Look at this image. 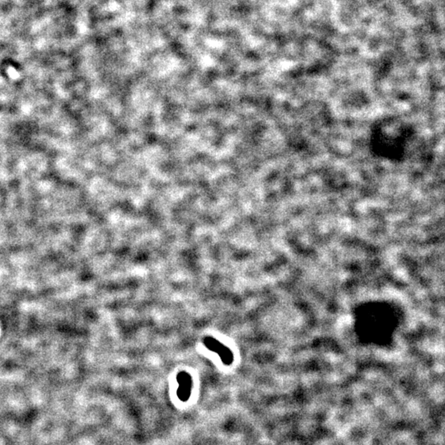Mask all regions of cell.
Here are the masks:
<instances>
[{
    "label": "cell",
    "instance_id": "cell-1",
    "mask_svg": "<svg viewBox=\"0 0 445 445\" xmlns=\"http://www.w3.org/2000/svg\"><path fill=\"white\" fill-rule=\"evenodd\" d=\"M203 344L208 349H210V352L218 354L222 363L225 365H229L232 362L233 356L231 352L218 340L211 336H205L203 339Z\"/></svg>",
    "mask_w": 445,
    "mask_h": 445
},
{
    "label": "cell",
    "instance_id": "cell-2",
    "mask_svg": "<svg viewBox=\"0 0 445 445\" xmlns=\"http://www.w3.org/2000/svg\"><path fill=\"white\" fill-rule=\"evenodd\" d=\"M177 383H178V390L177 396L182 402H185L189 399L190 393H192V385L193 381L190 373L185 371H181L177 376Z\"/></svg>",
    "mask_w": 445,
    "mask_h": 445
}]
</instances>
